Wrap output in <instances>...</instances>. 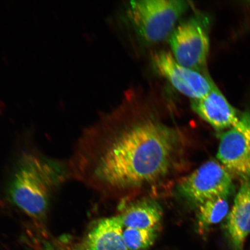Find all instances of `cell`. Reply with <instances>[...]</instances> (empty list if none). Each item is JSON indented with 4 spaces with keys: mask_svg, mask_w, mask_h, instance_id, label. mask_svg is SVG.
Masks as SVG:
<instances>
[{
    "mask_svg": "<svg viewBox=\"0 0 250 250\" xmlns=\"http://www.w3.org/2000/svg\"><path fill=\"white\" fill-rule=\"evenodd\" d=\"M191 106L200 117L218 132L232 127L245 129L250 124L249 115H239L216 85L204 98L192 100Z\"/></svg>",
    "mask_w": 250,
    "mask_h": 250,
    "instance_id": "7",
    "label": "cell"
},
{
    "mask_svg": "<svg viewBox=\"0 0 250 250\" xmlns=\"http://www.w3.org/2000/svg\"><path fill=\"white\" fill-rule=\"evenodd\" d=\"M192 146L184 131L151 115L105 118L80 136L68 177L120 206L155 199L190 169Z\"/></svg>",
    "mask_w": 250,
    "mask_h": 250,
    "instance_id": "1",
    "label": "cell"
},
{
    "mask_svg": "<svg viewBox=\"0 0 250 250\" xmlns=\"http://www.w3.org/2000/svg\"><path fill=\"white\" fill-rule=\"evenodd\" d=\"M152 61L158 73L191 101L204 98L215 86L208 74L181 65L171 53H156Z\"/></svg>",
    "mask_w": 250,
    "mask_h": 250,
    "instance_id": "6",
    "label": "cell"
},
{
    "mask_svg": "<svg viewBox=\"0 0 250 250\" xmlns=\"http://www.w3.org/2000/svg\"><path fill=\"white\" fill-rule=\"evenodd\" d=\"M119 214L124 227L151 228L160 226L164 211L155 199L145 198L121 206Z\"/></svg>",
    "mask_w": 250,
    "mask_h": 250,
    "instance_id": "11",
    "label": "cell"
},
{
    "mask_svg": "<svg viewBox=\"0 0 250 250\" xmlns=\"http://www.w3.org/2000/svg\"><path fill=\"white\" fill-rule=\"evenodd\" d=\"M160 226L151 228H126L123 231L125 245L129 250H146L157 239Z\"/></svg>",
    "mask_w": 250,
    "mask_h": 250,
    "instance_id": "13",
    "label": "cell"
},
{
    "mask_svg": "<svg viewBox=\"0 0 250 250\" xmlns=\"http://www.w3.org/2000/svg\"><path fill=\"white\" fill-rule=\"evenodd\" d=\"M188 8V3L181 0H134L128 6L127 16L140 38L154 43L171 35Z\"/></svg>",
    "mask_w": 250,
    "mask_h": 250,
    "instance_id": "3",
    "label": "cell"
},
{
    "mask_svg": "<svg viewBox=\"0 0 250 250\" xmlns=\"http://www.w3.org/2000/svg\"><path fill=\"white\" fill-rule=\"evenodd\" d=\"M228 198H220L208 201L196 208L197 225L204 233L209 228L221 223L229 214Z\"/></svg>",
    "mask_w": 250,
    "mask_h": 250,
    "instance_id": "12",
    "label": "cell"
},
{
    "mask_svg": "<svg viewBox=\"0 0 250 250\" xmlns=\"http://www.w3.org/2000/svg\"><path fill=\"white\" fill-rule=\"evenodd\" d=\"M66 163L47 158L41 153L24 151L14 166L7 186L9 201L36 223L47 218L51 200L68 179Z\"/></svg>",
    "mask_w": 250,
    "mask_h": 250,
    "instance_id": "2",
    "label": "cell"
},
{
    "mask_svg": "<svg viewBox=\"0 0 250 250\" xmlns=\"http://www.w3.org/2000/svg\"><path fill=\"white\" fill-rule=\"evenodd\" d=\"M208 19L202 14L181 21L170 36L172 55L181 65L206 73L210 49Z\"/></svg>",
    "mask_w": 250,
    "mask_h": 250,
    "instance_id": "5",
    "label": "cell"
},
{
    "mask_svg": "<svg viewBox=\"0 0 250 250\" xmlns=\"http://www.w3.org/2000/svg\"><path fill=\"white\" fill-rule=\"evenodd\" d=\"M124 227L119 214L98 219L68 250H129L124 241Z\"/></svg>",
    "mask_w": 250,
    "mask_h": 250,
    "instance_id": "9",
    "label": "cell"
},
{
    "mask_svg": "<svg viewBox=\"0 0 250 250\" xmlns=\"http://www.w3.org/2000/svg\"><path fill=\"white\" fill-rule=\"evenodd\" d=\"M176 187L181 198L196 208L210 200L228 198L234 190L232 175L215 160L206 162L181 178Z\"/></svg>",
    "mask_w": 250,
    "mask_h": 250,
    "instance_id": "4",
    "label": "cell"
},
{
    "mask_svg": "<svg viewBox=\"0 0 250 250\" xmlns=\"http://www.w3.org/2000/svg\"><path fill=\"white\" fill-rule=\"evenodd\" d=\"M217 158L231 175L250 180V127H232L221 133Z\"/></svg>",
    "mask_w": 250,
    "mask_h": 250,
    "instance_id": "8",
    "label": "cell"
},
{
    "mask_svg": "<svg viewBox=\"0 0 250 250\" xmlns=\"http://www.w3.org/2000/svg\"><path fill=\"white\" fill-rule=\"evenodd\" d=\"M226 229L233 250H243L250 234V179L242 181L228 215Z\"/></svg>",
    "mask_w": 250,
    "mask_h": 250,
    "instance_id": "10",
    "label": "cell"
}]
</instances>
